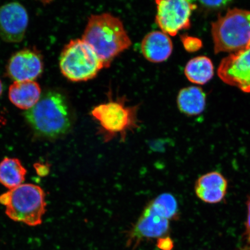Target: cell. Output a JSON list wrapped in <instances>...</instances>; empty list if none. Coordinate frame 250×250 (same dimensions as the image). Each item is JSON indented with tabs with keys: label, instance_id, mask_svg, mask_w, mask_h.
Masks as SVG:
<instances>
[{
	"label": "cell",
	"instance_id": "6da1fadb",
	"mask_svg": "<svg viewBox=\"0 0 250 250\" xmlns=\"http://www.w3.org/2000/svg\"><path fill=\"white\" fill-rule=\"evenodd\" d=\"M82 39L95 52L104 68L110 66L114 59L132 45L122 21L107 13L89 18Z\"/></svg>",
	"mask_w": 250,
	"mask_h": 250
},
{
	"label": "cell",
	"instance_id": "7a4b0ae2",
	"mask_svg": "<svg viewBox=\"0 0 250 250\" xmlns=\"http://www.w3.org/2000/svg\"><path fill=\"white\" fill-rule=\"evenodd\" d=\"M24 116L34 132L47 138L64 135L72 125L67 99L55 90L43 94L33 107L24 112Z\"/></svg>",
	"mask_w": 250,
	"mask_h": 250
},
{
	"label": "cell",
	"instance_id": "3957f363",
	"mask_svg": "<svg viewBox=\"0 0 250 250\" xmlns=\"http://www.w3.org/2000/svg\"><path fill=\"white\" fill-rule=\"evenodd\" d=\"M0 203L5 206V213L15 222L36 227L42 224L45 214V193L40 187L21 184L0 195Z\"/></svg>",
	"mask_w": 250,
	"mask_h": 250
},
{
	"label": "cell",
	"instance_id": "277c9868",
	"mask_svg": "<svg viewBox=\"0 0 250 250\" xmlns=\"http://www.w3.org/2000/svg\"><path fill=\"white\" fill-rule=\"evenodd\" d=\"M215 54L236 52L250 45V11L234 8L212 23Z\"/></svg>",
	"mask_w": 250,
	"mask_h": 250
},
{
	"label": "cell",
	"instance_id": "5b68a950",
	"mask_svg": "<svg viewBox=\"0 0 250 250\" xmlns=\"http://www.w3.org/2000/svg\"><path fill=\"white\" fill-rule=\"evenodd\" d=\"M59 65L62 74L73 82L92 80L104 68L95 52L83 39L71 40L65 45Z\"/></svg>",
	"mask_w": 250,
	"mask_h": 250
},
{
	"label": "cell",
	"instance_id": "8992f818",
	"mask_svg": "<svg viewBox=\"0 0 250 250\" xmlns=\"http://www.w3.org/2000/svg\"><path fill=\"white\" fill-rule=\"evenodd\" d=\"M91 114L98 121L105 142L119 136L124 139L127 132L137 127V107H127L123 102L100 104L93 108Z\"/></svg>",
	"mask_w": 250,
	"mask_h": 250
},
{
	"label": "cell",
	"instance_id": "52a82bcc",
	"mask_svg": "<svg viewBox=\"0 0 250 250\" xmlns=\"http://www.w3.org/2000/svg\"><path fill=\"white\" fill-rule=\"evenodd\" d=\"M156 4V23L162 32L175 36L190 27V16L196 8L194 3L186 0H157Z\"/></svg>",
	"mask_w": 250,
	"mask_h": 250
},
{
	"label": "cell",
	"instance_id": "ba28073f",
	"mask_svg": "<svg viewBox=\"0 0 250 250\" xmlns=\"http://www.w3.org/2000/svg\"><path fill=\"white\" fill-rule=\"evenodd\" d=\"M218 74L228 85L250 93V47L223 59L218 67Z\"/></svg>",
	"mask_w": 250,
	"mask_h": 250
},
{
	"label": "cell",
	"instance_id": "9c48e42d",
	"mask_svg": "<svg viewBox=\"0 0 250 250\" xmlns=\"http://www.w3.org/2000/svg\"><path fill=\"white\" fill-rule=\"evenodd\" d=\"M169 229L170 221L156 212L149 203L130 230L127 245L135 248L143 240L167 236Z\"/></svg>",
	"mask_w": 250,
	"mask_h": 250
},
{
	"label": "cell",
	"instance_id": "30bf717a",
	"mask_svg": "<svg viewBox=\"0 0 250 250\" xmlns=\"http://www.w3.org/2000/svg\"><path fill=\"white\" fill-rule=\"evenodd\" d=\"M28 23L26 9L20 2H9L0 7V37L5 42H21L26 34Z\"/></svg>",
	"mask_w": 250,
	"mask_h": 250
},
{
	"label": "cell",
	"instance_id": "8fae6325",
	"mask_svg": "<svg viewBox=\"0 0 250 250\" xmlns=\"http://www.w3.org/2000/svg\"><path fill=\"white\" fill-rule=\"evenodd\" d=\"M42 55L31 49H24L11 56L7 67V74L14 82L34 81L42 73Z\"/></svg>",
	"mask_w": 250,
	"mask_h": 250
},
{
	"label": "cell",
	"instance_id": "7c38bea8",
	"mask_svg": "<svg viewBox=\"0 0 250 250\" xmlns=\"http://www.w3.org/2000/svg\"><path fill=\"white\" fill-rule=\"evenodd\" d=\"M228 180L220 172L213 171L202 175L195 184L196 195L208 204H217L226 197Z\"/></svg>",
	"mask_w": 250,
	"mask_h": 250
},
{
	"label": "cell",
	"instance_id": "4fadbf2b",
	"mask_svg": "<svg viewBox=\"0 0 250 250\" xmlns=\"http://www.w3.org/2000/svg\"><path fill=\"white\" fill-rule=\"evenodd\" d=\"M141 50L146 60L152 62H163L170 57L173 43L167 34L162 31H152L143 39Z\"/></svg>",
	"mask_w": 250,
	"mask_h": 250
},
{
	"label": "cell",
	"instance_id": "5bb4252c",
	"mask_svg": "<svg viewBox=\"0 0 250 250\" xmlns=\"http://www.w3.org/2000/svg\"><path fill=\"white\" fill-rule=\"evenodd\" d=\"M8 96L16 107L27 111L39 101L42 90L39 84L34 81L14 82L9 87Z\"/></svg>",
	"mask_w": 250,
	"mask_h": 250
},
{
	"label": "cell",
	"instance_id": "9a60e30c",
	"mask_svg": "<svg viewBox=\"0 0 250 250\" xmlns=\"http://www.w3.org/2000/svg\"><path fill=\"white\" fill-rule=\"evenodd\" d=\"M177 104L180 111L188 116L201 114L205 108V93L198 87H186L178 95Z\"/></svg>",
	"mask_w": 250,
	"mask_h": 250
},
{
	"label": "cell",
	"instance_id": "2e32d148",
	"mask_svg": "<svg viewBox=\"0 0 250 250\" xmlns=\"http://www.w3.org/2000/svg\"><path fill=\"white\" fill-rule=\"evenodd\" d=\"M26 173L17 158H5L0 162V183L10 190L23 184Z\"/></svg>",
	"mask_w": 250,
	"mask_h": 250
},
{
	"label": "cell",
	"instance_id": "e0dca14e",
	"mask_svg": "<svg viewBox=\"0 0 250 250\" xmlns=\"http://www.w3.org/2000/svg\"><path fill=\"white\" fill-rule=\"evenodd\" d=\"M184 71L190 82L203 85L213 77L214 66L210 59L199 56L188 62Z\"/></svg>",
	"mask_w": 250,
	"mask_h": 250
},
{
	"label": "cell",
	"instance_id": "ac0fdd59",
	"mask_svg": "<svg viewBox=\"0 0 250 250\" xmlns=\"http://www.w3.org/2000/svg\"><path fill=\"white\" fill-rule=\"evenodd\" d=\"M149 204L156 212L168 220H177L179 218L177 200L170 193H162L152 200Z\"/></svg>",
	"mask_w": 250,
	"mask_h": 250
},
{
	"label": "cell",
	"instance_id": "d6986e66",
	"mask_svg": "<svg viewBox=\"0 0 250 250\" xmlns=\"http://www.w3.org/2000/svg\"><path fill=\"white\" fill-rule=\"evenodd\" d=\"M246 205L248 207V216L245 223V230L242 236L241 250H250V194L247 199Z\"/></svg>",
	"mask_w": 250,
	"mask_h": 250
},
{
	"label": "cell",
	"instance_id": "ffe728a7",
	"mask_svg": "<svg viewBox=\"0 0 250 250\" xmlns=\"http://www.w3.org/2000/svg\"><path fill=\"white\" fill-rule=\"evenodd\" d=\"M181 40L187 51L195 52L201 48V41L195 37L184 36L181 37Z\"/></svg>",
	"mask_w": 250,
	"mask_h": 250
},
{
	"label": "cell",
	"instance_id": "44dd1931",
	"mask_svg": "<svg viewBox=\"0 0 250 250\" xmlns=\"http://www.w3.org/2000/svg\"><path fill=\"white\" fill-rule=\"evenodd\" d=\"M157 246L162 250H171L173 248L174 244L170 237L167 236L158 239Z\"/></svg>",
	"mask_w": 250,
	"mask_h": 250
},
{
	"label": "cell",
	"instance_id": "7402d4cb",
	"mask_svg": "<svg viewBox=\"0 0 250 250\" xmlns=\"http://www.w3.org/2000/svg\"><path fill=\"white\" fill-rule=\"evenodd\" d=\"M201 2L203 5L206 7L217 8L222 7L223 5H226L228 1H201Z\"/></svg>",
	"mask_w": 250,
	"mask_h": 250
},
{
	"label": "cell",
	"instance_id": "603a6c76",
	"mask_svg": "<svg viewBox=\"0 0 250 250\" xmlns=\"http://www.w3.org/2000/svg\"><path fill=\"white\" fill-rule=\"evenodd\" d=\"M36 170L37 171V173L41 175V176H43V175H46L47 173L48 172V170H47V168L45 166L40 165L39 164H37V167H36Z\"/></svg>",
	"mask_w": 250,
	"mask_h": 250
},
{
	"label": "cell",
	"instance_id": "cb8c5ba5",
	"mask_svg": "<svg viewBox=\"0 0 250 250\" xmlns=\"http://www.w3.org/2000/svg\"><path fill=\"white\" fill-rule=\"evenodd\" d=\"M3 92V85L1 81L0 80V96H1Z\"/></svg>",
	"mask_w": 250,
	"mask_h": 250
},
{
	"label": "cell",
	"instance_id": "d4e9b609",
	"mask_svg": "<svg viewBox=\"0 0 250 250\" xmlns=\"http://www.w3.org/2000/svg\"><path fill=\"white\" fill-rule=\"evenodd\" d=\"M249 47H250V46H249Z\"/></svg>",
	"mask_w": 250,
	"mask_h": 250
}]
</instances>
